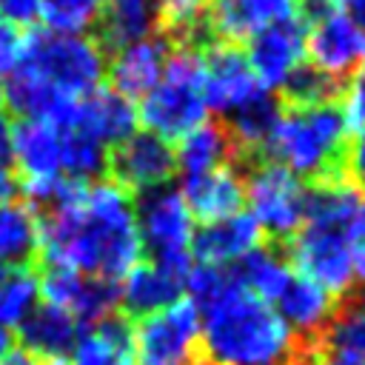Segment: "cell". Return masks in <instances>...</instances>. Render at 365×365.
Wrapping results in <instances>:
<instances>
[{"label":"cell","mask_w":365,"mask_h":365,"mask_svg":"<svg viewBox=\"0 0 365 365\" xmlns=\"http://www.w3.org/2000/svg\"><path fill=\"white\" fill-rule=\"evenodd\" d=\"M37 222L40 262L48 265L117 282L143 257L134 202L111 180L86 182L74 200L37 214Z\"/></svg>","instance_id":"1"},{"label":"cell","mask_w":365,"mask_h":365,"mask_svg":"<svg viewBox=\"0 0 365 365\" xmlns=\"http://www.w3.org/2000/svg\"><path fill=\"white\" fill-rule=\"evenodd\" d=\"M200 345L211 365H291L299 354L297 336L277 308L245 291L231 274L200 305Z\"/></svg>","instance_id":"2"},{"label":"cell","mask_w":365,"mask_h":365,"mask_svg":"<svg viewBox=\"0 0 365 365\" xmlns=\"http://www.w3.org/2000/svg\"><path fill=\"white\" fill-rule=\"evenodd\" d=\"M365 200L345 177L319 180L305 194V220L291 240V259L302 277L322 285L331 297L354 288L356 220Z\"/></svg>","instance_id":"3"},{"label":"cell","mask_w":365,"mask_h":365,"mask_svg":"<svg viewBox=\"0 0 365 365\" xmlns=\"http://www.w3.org/2000/svg\"><path fill=\"white\" fill-rule=\"evenodd\" d=\"M345 134L348 125L334 103L322 106H288L265 140L271 163H279L297 177L334 180L345 168Z\"/></svg>","instance_id":"4"},{"label":"cell","mask_w":365,"mask_h":365,"mask_svg":"<svg viewBox=\"0 0 365 365\" xmlns=\"http://www.w3.org/2000/svg\"><path fill=\"white\" fill-rule=\"evenodd\" d=\"M208 117V103L202 91V54L180 46L168 54L163 77L143 97L137 120L145 131L163 140H180L191 128L202 125Z\"/></svg>","instance_id":"5"},{"label":"cell","mask_w":365,"mask_h":365,"mask_svg":"<svg viewBox=\"0 0 365 365\" xmlns=\"http://www.w3.org/2000/svg\"><path fill=\"white\" fill-rule=\"evenodd\" d=\"M17 66L31 68L68 97H86L100 88L106 74V51L83 34H60L31 29L20 40Z\"/></svg>","instance_id":"6"},{"label":"cell","mask_w":365,"mask_h":365,"mask_svg":"<svg viewBox=\"0 0 365 365\" xmlns=\"http://www.w3.org/2000/svg\"><path fill=\"white\" fill-rule=\"evenodd\" d=\"M137 231L143 251H151L154 265L174 274L185 282L191 262V242H194V217L177 188L160 185L143 191L137 205Z\"/></svg>","instance_id":"7"},{"label":"cell","mask_w":365,"mask_h":365,"mask_svg":"<svg viewBox=\"0 0 365 365\" xmlns=\"http://www.w3.org/2000/svg\"><path fill=\"white\" fill-rule=\"evenodd\" d=\"M200 348V308L188 297L140 317L131 325V354L137 365H194Z\"/></svg>","instance_id":"8"},{"label":"cell","mask_w":365,"mask_h":365,"mask_svg":"<svg viewBox=\"0 0 365 365\" xmlns=\"http://www.w3.org/2000/svg\"><path fill=\"white\" fill-rule=\"evenodd\" d=\"M245 202L251 220L259 225L262 234L277 240H288L299 231L305 220V194L308 188L297 174L282 168L279 163H259L242 177Z\"/></svg>","instance_id":"9"},{"label":"cell","mask_w":365,"mask_h":365,"mask_svg":"<svg viewBox=\"0 0 365 365\" xmlns=\"http://www.w3.org/2000/svg\"><path fill=\"white\" fill-rule=\"evenodd\" d=\"M37 291L48 305L68 311L77 325H94L114 314L117 308V282L86 277L66 265H37Z\"/></svg>","instance_id":"10"},{"label":"cell","mask_w":365,"mask_h":365,"mask_svg":"<svg viewBox=\"0 0 365 365\" xmlns=\"http://www.w3.org/2000/svg\"><path fill=\"white\" fill-rule=\"evenodd\" d=\"M305 54L322 74L339 80L359 68L365 54V29L345 9H319L305 29Z\"/></svg>","instance_id":"11"},{"label":"cell","mask_w":365,"mask_h":365,"mask_svg":"<svg viewBox=\"0 0 365 365\" xmlns=\"http://www.w3.org/2000/svg\"><path fill=\"white\" fill-rule=\"evenodd\" d=\"M106 168L111 171V182H117L123 191L143 194L165 185L177 163L168 140L151 131H134L128 140L114 145V151L106 160Z\"/></svg>","instance_id":"12"},{"label":"cell","mask_w":365,"mask_h":365,"mask_svg":"<svg viewBox=\"0 0 365 365\" xmlns=\"http://www.w3.org/2000/svg\"><path fill=\"white\" fill-rule=\"evenodd\" d=\"M245 60L265 91L282 88L285 80L305 63V20L302 14L274 23L248 37Z\"/></svg>","instance_id":"13"},{"label":"cell","mask_w":365,"mask_h":365,"mask_svg":"<svg viewBox=\"0 0 365 365\" xmlns=\"http://www.w3.org/2000/svg\"><path fill=\"white\" fill-rule=\"evenodd\" d=\"M202 91L208 108L231 114L265 88L257 83L245 54L231 43H217L202 54Z\"/></svg>","instance_id":"14"},{"label":"cell","mask_w":365,"mask_h":365,"mask_svg":"<svg viewBox=\"0 0 365 365\" xmlns=\"http://www.w3.org/2000/svg\"><path fill=\"white\" fill-rule=\"evenodd\" d=\"M137 108L131 100L114 88H94L86 97H77L74 117L66 128H80L103 145H120L137 131Z\"/></svg>","instance_id":"15"},{"label":"cell","mask_w":365,"mask_h":365,"mask_svg":"<svg viewBox=\"0 0 365 365\" xmlns=\"http://www.w3.org/2000/svg\"><path fill=\"white\" fill-rule=\"evenodd\" d=\"M165 60H168V43L163 37H154V34L117 48L106 66L111 88L131 103L143 100L157 86V80L163 77Z\"/></svg>","instance_id":"16"},{"label":"cell","mask_w":365,"mask_h":365,"mask_svg":"<svg viewBox=\"0 0 365 365\" xmlns=\"http://www.w3.org/2000/svg\"><path fill=\"white\" fill-rule=\"evenodd\" d=\"M17 336L20 348H26L43 365H57L71 356L74 342L80 336V325L68 311L43 302L26 314V319L17 325Z\"/></svg>","instance_id":"17"},{"label":"cell","mask_w":365,"mask_h":365,"mask_svg":"<svg viewBox=\"0 0 365 365\" xmlns=\"http://www.w3.org/2000/svg\"><path fill=\"white\" fill-rule=\"evenodd\" d=\"M188 211L194 220L202 222H217L225 220L231 214H237L245 202V185L240 171L228 163L194 177H182V188H180Z\"/></svg>","instance_id":"18"},{"label":"cell","mask_w":365,"mask_h":365,"mask_svg":"<svg viewBox=\"0 0 365 365\" xmlns=\"http://www.w3.org/2000/svg\"><path fill=\"white\" fill-rule=\"evenodd\" d=\"M297 14L299 0H214L208 9V31L222 40H248Z\"/></svg>","instance_id":"19"},{"label":"cell","mask_w":365,"mask_h":365,"mask_svg":"<svg viewBox=\"0 0 365 365\" xmlns=\"http://www.w3.org/2000/svg\"><path fill=\"white\" fill-rule=\"evenodd\" d=\"M259 225L251 220V214L237 211L225 220L205 222L202 231L194 234L191 257H197L205 265L225 268L228 262H240L248 251L259 248Z\"/></svg>","instance_id":"20"},{"label":"cell","mask_w":365,"mask_h":365,"mask_svg":"<svg viewBox=\"0 0 365 365\" xmlns=\"http://www.w3.org/2000/svg\"><path fill=\"white\" fill-rule=\"evenodd\" d=\"M274 308L282 317V322L294 331V336H305V339L319 336L328 328L331 317L336 314L334 297L302 274H291L288 285L274 299Z\"/></svg>","instance_id":"21"},{"label":"cell","mask_w":365,"mask_h":365,"mask_svg":"<svg viewBox=\"0 0 365 365\" xmlns=\"http://www.w3.org/2000/svg\"><path fill=\"white\" fill-rule=\"evenodd\" d=\"M11 163L17 165L20 185L60 177V131L51 123L20 120L14 125Z\"/></svg>","instance_id":"22"},{"label":"cell","mask_w":365,"mask_h":365,"mask_svg":"<svg viewBox=\"0 0 365 365\" xmlns=\"http://www.w3.org/2000/svg\"><path fill=\"white\" fill-rule=\"evenodd\" d=\"M160 29V0H106L97 20V46L117 51Z\"/></svg>","instance_id":"23"},{"label":"cell","mask_w":365,"mask_h":365,"mask_svg":"<svg viewBox=\"0 0 365 365\" xmlns=\"http://www.w3.org/2000/svg\"><path fill=\"white\" fill-rule=\"evenodd\" d=\"M182 291V279L163 271L160 265H143L137 262L125 277L123 285H117V305H123L125 317H148L165 305H171Z\"/></svg>","instance_id":"24"},{"label":"cell","mask_w":365,"mask_h":365,"mask_svg":"<svg viewBox=\"0 0 365 365\" xmlns=\"http://www.w3.org/2000/svg\"><path fill=\"white\" fill-rule=\"evenodd\" d=\"M40 262V222L29 202H0V268H34Z\"/></svg>","instance_id":"25"},{"label":"cell","mask_w":365,"mask_h":365,"mask_svg":"<svg viewBox=\"0 0 365 365\" xmlns=\"http://www.w3.org/2000/svg\"><path fill=\"white\" fill-rule=\"evenodd\" d=\"M131 354V325L128 317L108 314L106 319L80 331L71 362L74 365H120Z\"/></svg>","instance_id":"26"},{"label":"cell","mask_w":365,"mask_h":365,"mask_svg":"<svg viewBox=\"0 0 365 365\" xmlns=\"http://www.w3.org/2000/svg\"><path fill=\"white\" fill-rule=\"evenodd\" d=\"M234 151H237L234 140L228 137V131L222 125L202 123V125L191 128L185 137H180V145L174 151V163H177L182 177H194V174L228 165Z\"/></svg>","instance_id":"27"},{"label":"cell","mask_w":365,"mask_h":365,"mask_svg":"<svg viewBox=\"0 0 365 365\" xmlns=\"http://www.w3.org/2000/svg\"><path fill=\"white\" fill-rule=\"evenodd\" d=\"M291 265L271 248H254L248 251L240 262L237 271L231 274L245 291H251L254 297H259L262 302L274 305V299L282 294V288L291 279Z\"/></svg>","instance_id":"28"},{"label":"cell","mask_w":365,"mask_h":365,"mask_svg":"<svg viewBox=\"0 0 365 365\" xmlns=\"http://www.w3.org/2000/svg\"><path fill=\"white\" fill-rule=\"evenodd\" d=\"M279 103L271 91L257 94L251 103H245L242 108L228 114V137L234 140V148L242 151H259L265 145V140L271 137L277 120H279Z\"/></svg>","instance_id":"29"},{"label":"cell","mask_w":365,"mask_h":365,"mask_svg":"<svg viewBox=\"0 0 365 365\" xmlns=\"http://www.w3.org/2000/svg\"><path fill=\"white\" fill-rule=\"evenodd\" d=\"M60 131V168L63 177L88 182L106 171V145L88 137L80 128H57Z\"/></svg>","instance_id":"30"},{"label":"cell","mask_w":365,"mask_h":365,"mask_svg":"<svg viewBox=\"0 0 365 365\" xmlns=\"http://www.w3.org/2000/svg\"><path fill=\"white\" fill-rule=\"evenodd\" d=\"M37 294L34 268H0V325L17 328L37 305Z\"/></svg>","instance_id":"31"},{"label":"cell","mask_w":365,"mask_h":365,"mask_svg":"<svg viewBox=\"0 0 365 365\" xmlns=\"http://www.w3.org/2000/svg\"><path fill=\"white\" fill-rule=\"evenodd\" d=\"M160 29L180 46L200 40L208 31V0H160Z\"/></svg>","instance_id":"32"},{"label":"cell","mask_w":365,"mask_h":365,"mask_svg":"<svg viewBox=\"0 0 365 365\" xmlns=\"http://www.w3.org/2000/svg\"><path fill=\"white\" fill-rule=\"evenodd\" d=\"M106 0H43L40 20L48 31L60 34H83L97 26Z\"/></svg>","instance_id":"33"},{"label":"cell","mask_w":365,"mask_h":365,"mask_svg":"<svg viewBox=\"0 0 365 365\" xmlns=\"http://www.w3.org/2000/svg\"><path fill=\"white\" fill-rule=\"evenodd\" d=\"M325 342L331 351L365 362V299L336 311L325 328Z\"/></svg>","instance_id":"34"},{"label":"cell","mask_w":365,"mask_h":365,"mask_svg":"<svg viewBox=\"0 0 365 365\" xmlns=\"http://www.w3.org/2000/svg\"><path fill=\"white\" fill-rule=\"evenodd\" d=\"M336 80L322 74L319 68L314 66H299L288 80L285 86L279 88L288 100V106H322V103H331V97L336 94Z\"/></svg>","instance_id":"35"},{"label":"cell","mask_w":365,"mask_h":365,"mask_svg":"<svg viewBox=\"0 0 365 365\" xmlns=\"http://www.w3.org/2000/svg\"><path fill=\"white\" fill-rule=\"evenodd\" d=\"M342 120L351 131L365 134V71H359L342 94Z\"/></svg>","instance_id":"36"},{"label":"cell","mask_w":365,"mask_h":365,"mask_svg":"<svg viewBox=\"0 0 365 365\" xmlns=\"http://www.w3.org/2000/svg\"><path fill=\"white\" fill-rule=\"evenodd\" d=\"M43 0H0V17L14 29H31L40 20Z\"/></svg>","instance_id":"37"},{"label":"cell","mask_w":365,"mask_h":365,"mask_svg":"<svg viewBox=\"0 0 365 365\" xmlns=\"http://www.w3.org/2000/svg\"><path fill=\"white\" fill-rule=\"evenodd\" d=\"M20 40H23V34L0 17V74L14 68V63L20 57Z\"/></svg>","instance_id":"38"},{"label":"cell","mask_w":365,"mask_h":365,"mask_svg":"<svg viewBox=\"0 0 365 365\" xmlns=\"http://www.w3.org/2000/svg\"><path fill=\"white\" fill-rule=\"evenodd\" d=\"M345 165H348V168H351V174H354L356 191H365V134H359V137H356L354 148H351V151H348V157H345Z\"/></svg>","instance_id":"39"},{"label":"cell","mask_w":365,"mask_h":365,"mask_svg":"<svg viewBox=\"0 0 365 365\" xmlns=\"http://www.w3.org/2000/svg\"><path fill=\"white\" fill-rule=\"evenodd\" d=\"M11 145H14V123L9 111H0V165H11Z\"/></svg>","instance_id":"40"},{"label":"cell","mask_w":365,"mask_h":365,"mask_svg":"<svg viewBox=\"0 0 365 365\" xmlns=\"http://www.w3.org/2000/svg\"><path fill=\"white\" fill-rule=\"evenodd\" d=\"M20 200V180L9 165H0V202Z\"/></svg>","instance_id":"41"},{"label":"cell","mask_w":365,"mask_h":365,"mask_svg":"<svg viewBox=\"0 0 365 365\" xmlns=\"http://www.w3.org/2000/svg\"><path fill=\"white\" fill-rule=\"evenodd\" d=\"M308 365H365L354 356H345V354H336V351H328V354H317L314 345H311V356H308Z\"/></svg>","instance_id":"42"},{"label":"cell","mask_w":365,"mask_h":365,"mask_svg":"<svg viewBox=\"0 0 365 365\" xmlns=\"http://www.w3.org/2000/svg\"><path fill=\"white\" fill-rule=\"evenodd\" d=\"M0 365H43V362H40L37 356H31L26 348H20V345H17V348H11V351H9V356H6Z\"/></svg>","instance_id":"43"},{"label":"cell","mask_w":365,"mask_h":365,"mask_svg":"<svg viewBox=\"0 0 365 365\" xmlns=\"http://www.w3.org/2000/svg\"><path fill=\"white\" fill-rule=\"evenodd\" d=\"M14 348V336H11V331L9 328H3L0 325V362L9 356V351Z\"/></svg>","instance_id":"44"},{"label":"cell","mask_w":365,"mask_h":365,"mask_svg":"<svg viewBox=\"0 0 365 365\" xmlns=\"http://www.w3.org/2000/svg\"><path fill=\"white\" fill-rule=\"evenodd\" d=\"M308 3H314L319 9H345L348 0H308Z\"/></svg>","instance_id":"45"},{"label":"cell","mask_w":365,"mask_h":365,"mask_svg":"<svg viewBox=\"0 0 365 365\" xmlns=\"http://www.w3.org/2000/svg\"><path fill=\"white\" fill-rule=\"evenodd\" d=\"M359 71H365V54H362V63H359Z\"/></svg>","instance_id":"46"},{"label":"cell","mask_w":365,"mask_h":365,"mask_svg":"<svg viewBox=\"0 0 365 365\" xmlns=\"http://www.w3.org/2000/svg\"><path fill=\"white\" fill-rule=\"evenodd\" d=\"M194 365H211V362H205V359H197V362H194Z\"/></svg>","instance_id":"47"},{"label":"cell","mask_w":365,"mask_h":365,"mask_svg":"<svg viewBox=\"0 0 365 365\" xmlns=\"http://www.w3.org/2000/svg\"><path fill=\"white\" fill-rule=\"evenodd\" d=\"M0 103H3V80H0Z\"/></svg>","instance_id":"48"},{"label":"cell","mask_w":365,"mask_h":365,"mask_svg":"<svg viewBox=\"0 0 365 365\" xmlns=\"http://www.w3.org/2000/svg\"><path fill=\"white\" fill-rule=\"evenodd\" d=\"M120 365H137V362H128V359H123V362H120Z\"/></svg>","instance_id":"49"},{"label":"cell","mask_w":365,"mask_h":365,"mask_svg":"<svg viewBox=\"0 0 365 365\" xmlns=\"http://www.w3.org/2000/svg\"><path fill=\"white\" fill-rule=\"evenodd\" d=\"M359 277H362V279H365V271H359Z\"/></svg>","instance_id":"50"},{"label":"cell","mask_w":365,"mask_h":365,"mask_svg":"<svg viewBox=\"0 0 365 365\" xmlns=\"http://www.w3.org/2000/svg\"><path fill=\"white\" fill-rule=\"evenodd\" d=\"M57 365H66V362H57Z\"/></svg>","instance_id":"51"}]
</instances>
